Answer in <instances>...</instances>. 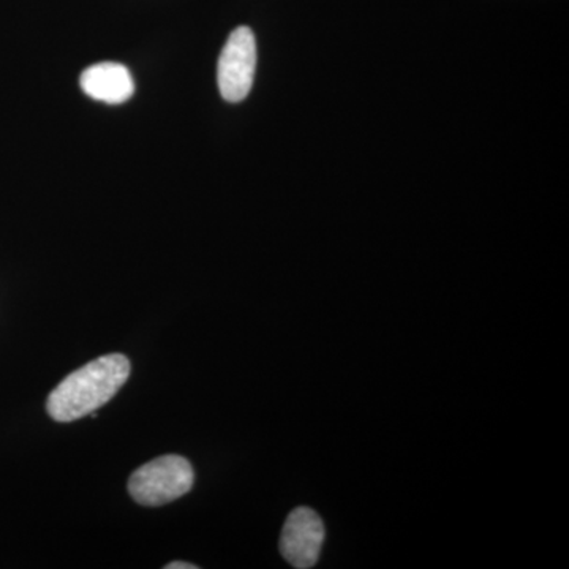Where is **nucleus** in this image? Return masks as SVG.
<instances>
[{
    "label": "nucleus",
    "mask_w": 569,
    "mask_h": 569,
    "mask_svg": "<svg viewBox=\"0 0 569 569\" xmlns=\"http://www.w3.org/2000/svg\"><path fill=\"white\" fill-rule=\"evenodd\" d=\"M257 70V40L247 26L234 29L224 43L217 67L219 91L227 102L239 103L252 91Z\"/></svg>",
    "instance_id": "7ed1b4c3"
},
{
    "label": "nucleus",
    "mask_w": 569,
    "mask_h": 569,
    "mask_svg": "<svg viewBox=\"0 0 569 569\" xmlns=\"http://www.w3.org/2000/svg\"><path fill=\"white\" fill-rule=\"evenodd\" d=\"M80 84L86 96L99 102L119 104L132 99L134 82L127 67L116 62L96 63L82 71Z\"/></svg>",
    "instance_id": "39448f33"
},
{
    "label": "nucleus",
    "mask_w": 569,
    "mask_h": 569,
    "mask_svg": "<svg viewBox=\"0 0 569 569\" xmlns=\"http://www.w3.org/2000/svg\"><path fill=\"white\" fill-rule=\"evenodd\" d=\"M167 569H197V565L186 563V561H173V563H168Z\"/></svg>",
    "instance_id": "423d86ee"
},
{
    "label": "nucleus",
    "mask_w": 569,
    "mask_h": 569,
    "mask_svg": "<svg viewBox=\"0 0 569 569\" xmlns=\"http://www.w3.org/2000/svg\"><path fill=\"white\" fill-rule=\"evenodd\" d=\"M194 473L181 456H162L144 463L129 479V493L142 507H162L189 493Z\"/></svg>",
    "instance_id": "f03ea898"
},
{
    "label": "nucleus",
    "mask_w": 569,
    "mask_h": 569,
    "mask_svg": "<svg viewBox=\"0 0 569 569\" xmlns=\"http://www.w3.org/2000/svg\"><path fill=\"white\" fill-rule=\"evenodd\" d=\"M129 377L130 361L126 356H100L54 388L47 400L48 415L58 422L88 417L110 402Z\"/></svg>",
    "instance_id": "f257e3e1"
},
{
    "label": "nucleus",
    "mask_w": 569,
    "mask_h": 569,
    "mask_svg": "<svg viewBox=\"0 0 569 569\" xmlns=\"http://www.w3.org/2000/svg\"><path fill=\"white\" fill-rule=\"evenodd\" d=\"M323 542V520L313 509L302 507L290 512L280 535V552L291 567H316Z\"/></svg>",
    "instance_id": "20e7f679"
}]
</instances>
